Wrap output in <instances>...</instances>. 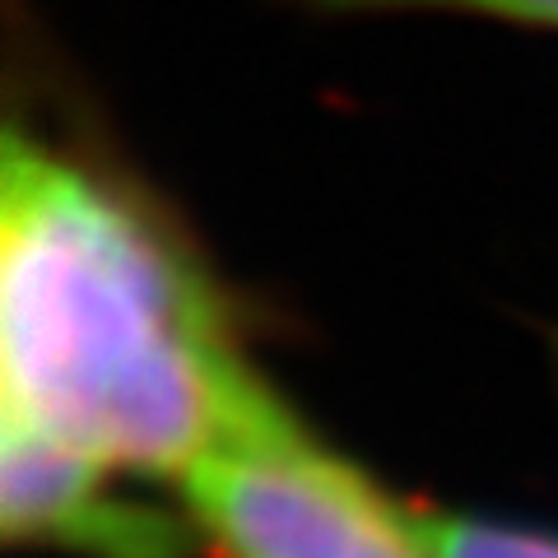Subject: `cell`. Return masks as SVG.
<instances>
[{
    "label": "cell",
    "instance_id": "obj_1",
    "mask_svg": "<svg viewBox=\"0 0 558 558\" xmlns=\"http://www.w3.org/2000/svg\"><path fill=\"white\" fill-rule=\"evenodd\" d=\"M256 373L135 209L38 140L0 159V424L112 475L186 480Z\"/></svg>",
    "mask_w": 558,
    "mask_h": 558
},
{
    "label": "cell",
    "instance_id": "obj_2",
    "mask_svg": "<svg viewBox=\"0 0 558 558\" xmlns=\"http://www.w3.org/2000/svg\"><path fill=\"white\" fill-rule=\"evenodd\" d=\"M182 498L223 558H433L418 512L312 438L266 381L182 480Z\"/></svg>",
    "mask_w": 558,
    "mask_h": 558
},
{
    "label": "cell",
    "instance_id": "obj_3",
    "mask_svg": "<svg viewBox=\"0 0 558 558\" xmlns=\"http://www.w3.org/2000/svg\"><path fill=\"white\" fill-rule=\"evenodd\" d=\"M0 531L84 558H186V531L121 498L112 470L20 424H0Z\"/></svg>",
    "mask_w": 558,
    "mask_h": 558
},
{
    "label": "cell",
    "instance_id": "obj_4",
    "mask_svg": "<svg viewBox=\"0 0 558 558\" xmlns=\"http://www.w3.org/2000/svg\"><path fill=\"white\" fill-rule=\"evenodd\" d=\"M433 558H558V539L475 517H418Z\"/></svg>",
    "mask_w": 558,
    "mask_h": 558
},
{
    "label": "cell",
    "instance_id": "obj_5",
    "mask_svg": "<svg viewBox=\"0 0 558 558\" xmlns=\"http://www.w3.org/2000/svg\"><path fill=\"white\" fill-rule=\"evenodd\" d=\"M317 10H470L488 20H512L558 33V0H303Z\"/></svg>",
    "mask_w": 558,
    "mask_h": 558
}]
</instances>
